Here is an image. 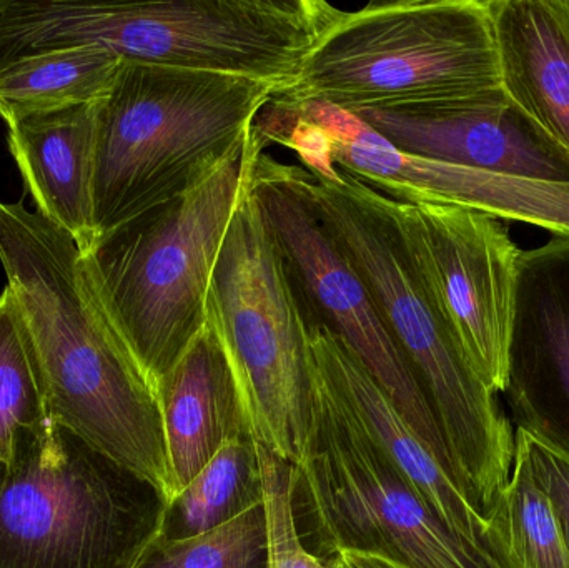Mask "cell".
I'll return each instance as SVG.
<instances>
[{"label": "cell", "mask_w": 569, "mask_h": 568, "mask_svg": "<svg viewBox=\"0 0 569 568\" xmlns=\"http://www.w3.org/2000/svg\"><path fill=\"white\" fill-rule=\"evenodd\" d=\"M69 233L0 202V263L29 333L49 419L170 504L159 393L113 327Z\"/></svg>", "instance_id": "obj_1"}, {"label": "cell", "mask_w": 569, "mask_h": 568, "mask_svg": "<svg viewBox=\"0 0 569 568\" xmlns=\"http://www.w3.org/2000/svg\"><path fill=\"white\" fill-rule=\"evenodd\" d=\"M284 169L370 290L430 403L458 486L491 517L513 469V426L431 306L380 192L338 169L335 177L288 163Z\"/></svg>", "instance_id": "obj_2"}, {"label": "cell", "mask_w": 569, "mask_h": 568, "mask_svg": "<svg viewBox=\"0 0 569 568\" xmlns=\"http://www.w3.org/2000/svg\"><path fill=\"white\" fill-rule=\"evenodd\" d=\"M338 13L325 0H0V66L92 46L133 62L247 77L283 93Z\"/></svg>", "instance_id": "obj_3"}, {"label": "cell", "mask_w": 569, "mask_h": 568, "mask_svg": "<svg viewBox=\"0 0 569 568\" xmlns=\"http://www.w3.org/2000/svg\"><path fill=\"white\" fill-rule=\"evenodd\" d=\"M276 93L247 77L123 60L96 103L97 240L199 182L246 142Z\"/></svg>", "instance_id": "obj_4"}, {"label": "cell", "mask_w": 569, "mask_h": 568, "mask_svg": "<svg viewBox=\"0 0 569 568\" xmlns=\"http://www.w3.org/2000/svg\"><path fill=\"white\" fill-rule=\"evenodd\" d=\"M247 166L249 137L182 196L100 237L80 257L93 293L156 390L209 322L210 279Z\"/></svg>", "instance_id": "obj_5"}, {"label": "cell", "mask_w": 569, "mask_h": 568, "mask_svg": "<svg viewBox=\"0 0 569 568\" xmlns=\"http://www.w3.org/2000/svg\"><path fill=\"white\" fill-rule=\"evenodd\" d=\"M163 512L152 486L47 419L0 460V568H137Z\"/></svg>", "instance_id": "obj_6"}, {"label": "cell", "mask_w": 569, "mask_h": 568, "mask_svg": "<svg viewBox=\"0 0 569 568\" xmlns=\"http://www.w3.org/2000/svg\"><path fill=\"white\" fill-rule=\"evenodd\" d=\"M501 87L488 0H391L340 10L277 99L348 112L401 109Z\"/></svg>", "instance_id": "obj_7"}, {"label": "cell", "mask_w": 569, "mask_h": 568, "mask_svg": "<svg viewBox=\"0 0 569 568\" xmlns=\"http://www.w3.org/2000/svg\"><path fill=\"white\" fill-rule=\"evenodd\" d=\"M207 312L232 369L250 437L300 466L313 402L308 316L253 196L249 166L213 267Z\"/></svg>", "instance_id": "obj_8"}, {"label": "cell", "mask_w": 569, "mask_h": 568, "mask_svg": "<svg viewBox=\"0 0 569 568\" xmlns=\"http://www.w3.org/2000/svg\"><path fill=\"white\" fill-rule=\"evenodd\" d=\"M293 504L321 560L350 549L410 568H503L428 509L317 363L307 456L293 467Z\"/></svg>", "instance_id": "obj_9"}, {"label": "cell", "mask_w": 569, "mask_h": 568, "mask_svg": "<svg viewBox=\"0 0 569 568\" xmlns=\"http://www.w3.org/2000/svg\"><path fill=\"white\" fill-rule=\"evenodd\" d=\"M249 180L307 313L337 333L453 476L430 403L350 257L250 130ZM455 479V476H453ZM457 480V479H455ZM458 484V482H457Z\"/></svg>", "instance_id": "obj_10"}, {"label": "cell", "mask_w": 569, "mask_h": 568, "mask_svg": "<svg viewBox=\"0 0 569 568\" xmlns=\"http://www.w3.org/2000/svg\"><path fill=\"white\" fill-rule=\"evenodd\" d=\"M381 196L405 252L475 376L493 393L508 386L518 266L507 227L477 210Z\"/></svg>", "instance_id": "obj_11"}, {"label": "cell", "mask_w": 569, "mask_h": 568, "mask_svg": "<svg viewBox=\"0 0 569 568\" xmlns=\"http://www.w3.org/2000/svg\"><path fill=\"white\" fill-rule=\"evenodd\" d=\"M295 112L323 130L335 169L400 202L467 207L495 219L530 223L569 237V186L498 176L400 152L363 120L323 100Z\"/></svg>", "instance_id": "obj_12"}, {"label": "cell", "mask_w": 569, "mask_h": 568, "mask_svg": "<svg viewBox=\"0 0 569 568\" xmlns=\"http://www.w3.org/2000/svg\"><path fill=\"white\" fill-rule=\"evenodd\" d=\"M351 113L408 156L569 186V153L510 99L503 87L425 106Z\"/></svg>", "instance_id": "obj_13"}, {"label": "cell", "mask_w": 569, "mask_h": 568, "mask_svg": "<svg viewBox=\"0 0 569 568\" xmlns=\"http://www.w3.org/2000/svg\"><path fill=\"white\" fill-rule=\"evenodd\" d=\"M503 396L517 429L569 457V237L521 252Z\"/></svg>", "instance_id": "obj_14"}, {"label": "cell", "mask_w": 569, "mask_h": 568, "mask_svg": "<svg viewBox=\"0 0 569 568\" xmlns=\"http://www.w3.org/2000/svg\"><path fill=\"white\" fill-rule=\"evenodd\" d=\"M308 337L320 372L347 400L368 436L428 509L450 532L503 567L500 542L490 520L468 500L447 467L415 432L350 347L310 316Z\"/></svg>", "instance_id": "obj_15"}, {"label": "cell", "mask_w": 569, "mask_h": 568, "mask_svg": "<svg viewBox=\"0 0 569 568\" xmlns=\"http://www.w3.org/2000/svg\"><path fill=\"white\" fill-rule=\"evenodd\" d=\"M7 143L37 212L89 252L97 242L96 103L19 117L7 123Z\"/></svg>", "instance_id": "obj_16"}, {"label": "cell", "mask_w": 569, "mask_h": 568, "mask_svg": "<svg viewBox=\"0 0 569 568\" xmlns=\"http://www.w3.org/2000/svg\"><path fill=\"white\" fill-rule=\"evenodd\" d=\"M157 393L172 504L227 440L250 436L226 350L209 322L160 380Z\"/></svg>", "instance_id": "obj_17"}, {"label": "cell", "mask_w": 569, "mask_h": 568, "mask_svg": "<svg viewBox=\"0 0 569 568\" xmlns=\"http://www.w3.org/2000/svg\"><path fill=\"white\" fill-rule=\"evenodd\" d=\"M501 87L569 153V0H488Z\"/></svg>", "instance_id": "obj_18"}, {"label": "cell", "mask_w": 569, "mask_h": 568, "mask_svg": "<svg viewBox=\"0 0 569 568\" xmlns=\"http://www.w3.org/2000/svg\"><path fill=\"white\" fill-rule=\"evenodd\" d=\"M122 62L117 53L92 46L16 57L0 66V117L9 123L30 113L100 102Z\"/></svg>", "instance_id": "obj_19"}, {"label": "cell", "mask_w": 569, "mask_h": 568, "mask_svg": "<svg viewBox=\"0 0 569 568\" xmlns=\"http://www.w3.org/2000/svg\"><path fill=\"white\" fill-rule=\"evenodd\" d=\"M263 502L256 440H227L163 512L160 540H182L226 526Z\"/></svg>", "instance_id": "obj_20"}, {"label": "cell", "mask_w": 569, "mask_h": 568, "mask_svg": "<svg viewBox=\"0 0 569 568\" xmlns=\"http://www.w3.org/2000/svg\"><path fill=\"white\" fill-rule=\"evenodd\" d=\"M505 568H569V549L553 504L515 447L513 469L490 519Z\"/></svg>", "instance_id": "obj_21"}, {"label": "cell", "mask_w": 569, "mask_h": 568, "mask_svg": "<svg viewBox=\"0 0 569 568\" xmlns=\"http://www.w3.org/2000/svg\"><path fill=\"white\" fill-rule=\"evenodd\" d=\"M49 419L39 363L10 290L0 296V460L9 459L17 432Z\"/></svg>", "instance_id": "obj_22"}, {"label": "cell", "mask_w": 569, "mask_h": 568, "mask_svg": "<svg viewBox=\"0 0 569 568\" xmlns=\"http://www.w3.org/2000/svg\"><path fill=\"white\" fill-rule=\"evenodd\" d=\"M137 568H267L263 502L202 536L157 537Z\"/></svg>", "instance_id": "obj_23"}, {"label": "cell", "mask_w": 569, "mask_h": 568, "mask_svg": "<svg viewBox=\"0 0 569 568\" xmlns=\"http://www.w3.org/2000/svg\"><path fill=\"white\" fill-rule=\"evenodd\" d=\"M257 454L266 510L267 568H330L301 539L293 504V467L262 444H257Z\"/></svg>", "instance_id": "obj_24"}, {"label": "cell", "mask_w": 569, "mask_h": 568, "mask_svg": "<svg viewBox=\"0 0 569 568\" xmlns=\"http://www.w3.org/2000/svg\"><path fill=\"white\" fill-rule=\"evenodd\" d=\"M515 447L527 457L531 476L550 497L569 549V457L521 429L515 430Z\"/></svg>", "instance_id": "obj_25"}, {"label": "cell", "mask_w": 569, "mask_h": 568, "mask_svg": "<svg viewBox=\"0 0 569 568\" xmlns=\"http://www.w3.org/2000/svg\"><path fill=\"white\" fill-rule=\"evenodd\" d=\"M328 567L330 568H410L391 557L381 554L360 552V550L340 549L333 554Z\"/></svg>", "instance_id": "obj_26"}]
</instances>
